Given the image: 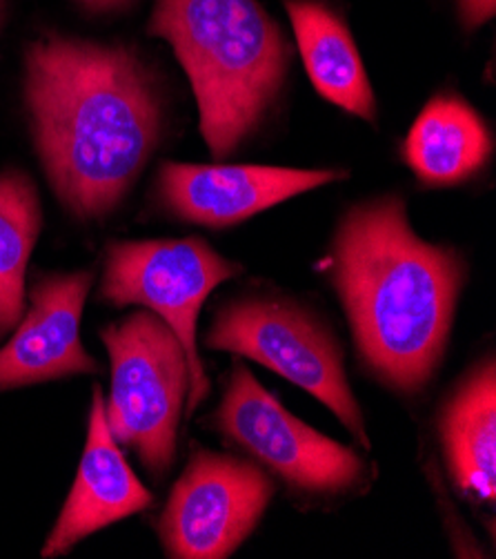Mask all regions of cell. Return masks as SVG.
Instances as JSON below:
<instances>
[{"mask_svg": "<svg viewBox=\"0 0 496 559\" xmlns=\"http://www.w3.org/2000/svg\"><path fill=\"white\" fill-rule=\"evenodd\" d=\"M152 492L134 475L105 419L102 390L94 388L83 460L57 526L40 555L61 557L85 537L152 507Z\"/></svg>", "mask_w": 496, "mask_h": 559, "instance_id": "8fae6325", "label": "cell"}, {"mask_svg": "<svg viewBox=\"0 0 496 559\" xmlns=\"http://www.w3.org/2000/svg\"><path fill=\"white\" fill-rule=\"evenodd\" d=\"M274 490L258 464L196 445L158 520L165 552L179 559L230 557L258 526Z\"/></svg>", "mask_w": 496, "mask_h": 559, "instance_id": "ba28073f", "label": "cell"}, {"mask_svg": "<svg viewBox=\"0 0 496 559\" xmlns=\"http://www.w3.org/2000/svg\"><path fill=\"white\" fill-rule=\"evenodd\" d=\"M332 252V282L363 361L385 385L419 393L448 348L465 282L461 254L423 241L399 197L352 207Z\"/></svg>", "mask_w": 496, "mask_h": 559, "instance_id": "7a4b0ae2", "label": "cell"}, {"mask_svg": "<svg viewBox=\"0 0 496 559\" xmlns=\"http://www.w3.org/2000/svg\"><path fill=\"white\" fill-rule=\"evenodd\" d=\"M461 19L468 27H476L494 16L496 0H459Z\"/></svg>", "mask_w": 496, "mask_h": 559, "instance_id": "2e32d148", "label": "cell"}, {"mask_svg": "<svg viewBox=\"0 0 496 559\" xmlns=\"http://www.w3.org/2000/svg\"><path fill=\"white\" fill-rule=\"evenodd\" d=\"M92 278L89 270L51 274L32 288L27 314L0 348V393L100 370L81 344V317Z\"/></svg>", "mask_w": 496, "mask_h": 559, "instance_id": "30bf717a", "label": "cell"}, {"mask_svg": "<svg viewBox=\"0 0 496 559\" xmlns=\"http://www.w3.org/2000/svg\"><path fill=\"white\" fill-rule=\"evenodd\" d=\"M286 10L316 92L348 115L374 123L376 98L343 19L318 0H288Z\"/></svg>", "mask_w": 496, "mask_h": 559, "instance_id": "7c38bea8", "label": "cell"}, {"mask_svg": "<svg viewBox=\"0 0 496 559\" xmlns=\"http://www.w3.org/2000/svg\"><path fill=\"white\" fill-rule=\"evenodd\" d=\"M5 16H8V0H0V32H3Z\"/></svg>", "mask_w": 496, "mask_h": 559, "instance_id": "ac0fdd59", "label": "cell"}, {"mask_svg": "<svg viewBox=\"0 0 496 559\" xmlns=\"http://www.w3.org/2000/svg\"><path fill=\"white\" fill-rule=\"evenodd\" d=\"M214 426L297 492L341 497L367 484V464L352 449L294 417L243 366L232 370Z\"/></svg>", "mask_w": 496, "mask_h": 559, "instance_id": "52a82bcc", "label": "cell"}, {"mask_svg": "<svg viewBox=\"0 0 496 559\" xmlns=\"http://www.w3.org/2000/svg\"><path fill=\"white\" fill-rule=\"evenodd\" d=\"M74 3L92 14H109L128 8L132 0H74Z\"/></svg>", "mask_w": 496, "mask_h": 559, "instance_id": "e0dca14e", "label": "cell"}, {"mask_svg": "<svg viewBox=\"0 0 496 559\" xmlns=\"http://www.w3.org/2000/svg\"><path fill=\"white\" fill-rule=\"evenodd\" d=\"M492 152L479 111L455 94L432 98L406 139V160L425 186H457L474 177Z\"/></svg>", "mask_w": 496, "mask_h": 559, "instance_id": "4fadbf2b", "label": "cell"}, {"mask_svg": "<svg viewBox=\"0 0 496 559\" xmlns=\"http://www.w3.org/2000/svg\"><path fill=\"white\" fill-rule=\"evenodd\" d=\"M496 374L485 361L448 402L440 417L444 453L457 488L479 501L496 497Z\"/></svg>", "mask_w": 496, "mask_h": 559, "instance_id": "5bb4252c", "label": "cell"}, {"mask_svg": "<svg viewBox=\"0 0 496 559\" xmlns=\"http://www.w3.org/2000/svg\"><path fill=\"white\" fill-rule=\"evenodd\" d=\"M207 348L247 357L297 383L332 411L370 449L361 406L356 404L343 350L327 328L297 304L243 299L220 310L207 330Z\"/></svg>", "mask_w": 496, "mask_h": 559, "instance_id": "5b68a950", "label": "cell"}, {"mask_svg": "<svg viewBox=\"0 0 496 559\" xmlns=\"http://www.w3.org/2000/svg\"><path fill=\"white\" fill-rule=\"evenodd\" d=\"M43 226L34 181L21 170L0 173V337L25 312V272Z\"/></svg>", "mask_w": 496, "mask_h": 559, "instance_id": "9a60e30c", "label": "cell"}, {"mask_svg": "<svg viewBox=\"0 0 496 559\" xmlns=\"http://www.w3.org/2000/svg\"><path fill=\"white\" fill-rule=\"evenodd\" d=\"M23 96L36 154L63 207L112 214L160 139V98L123 45L51 34L25 49Z\"/></svg>", "mask_w": 496, "mask_h": 559, "instance_id": "6da1fadb", "label": "cell"}, {"mask_svg": "<svg viewBox=\"0 0 496 559\" xmlns=\"http://www.w3.org/2000/svg\"><path fill=\"white\" fill-rule=\"evenodd\" d=\"M341 177L332 170L168 160L158 167L156 192L174 216L196 226L228 228Z\"/></svg>", "mask_w": 496, "mask_h": 559, "instance_id": "9c48e42d", "label": "cell"}, {"mask_svg": "<svg viewBox=\"0 0 496 559\" xmlns=\"http://www.w3.org/2000/svg\"><path fill=\"white\" fill-rule=\"evenodd\" d=\"M234 274L239 265L201 239L107 246L100 299L112 306H143L177 332L190 366L187 413H194L209 393L196 346L198 312L209 293Z\"/></svg>", "mask_w": 496, "mask_h": 559, "instance_id": "8992f818", "label": "cell"}, {"mask_svg": "<svg viewBox=\"0 0 496 559\" xmlns=\"http://www.w3.org/2000/svg\"><path fill=\"white\" fill-rule=\"evenodd\" d=\"M100 342L112 361V388L105 402L109 430L154 477L168 475L190 395L181 340L160 317L141 310L105 325Z\"/></svg>", "mask_w": 496, "mask_h": 559, "instance_id": "277c9868", "label": "cell"}, {"mask_svg": "<svg viewBox=\"0 0 496 559\" xmlns=\"http://www.w3.org/2000/svg\"><path fill=\"white\" fill-rule=\"evenodd\" d=\"M147 32L185 70L209 152H237L286 83L292 49L281 27L258 0H156Z\"/></svg>", "mask_w": 496, "mask_h": 559, "instance_id": "3957f363", "label": "cell"}]
</instances>
